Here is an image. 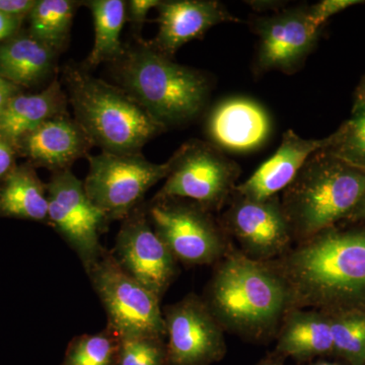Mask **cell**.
<instances>
[{"label": "cell", "mask_w": 365, "mask_h": 365, "mask_svg": "<svg viewBox=\"0 0 365 365\" xmlns=\"http://www.w3.org/2000/svg\"><path fill=\"white\" fill-rule=\"evenodd\" d=\"M37 0H0V13L24 20L29 16Z\"/></svg>", "instance_id": "31"}, {"label": "cell", "mask_w": 365, "mask_h": 365, "mask_svg": "<svg viewBox=\"0 0 365 365\" xmlns=\"http://www.w3.org/2000/svg\"><path fill=\"white\" fill-rule=\"evenodd\" d=\"M23 20L0 13V42H4L18 33Z\"/></svg>", "instance_id": "33"}, {"label": "cell", "mask_w": 365, "mask_h": 365, "mask_svg": "<svg viewBox=\"0 0 365 365\" xmlns=\"http://www.w3.org/2000/svg\"><path fill=\"white\" fill-rule=\"evenodd\" d=\"M112 254L125 272L160 299L179 271L176 259L151 227L145 202L122 220Z\"/></svg>", "instance_id": "11"}, {"label": "cell", "mask_w": 365, "mask_h": 365, "mask_svg": "<svg viewBox=\"0 0 365 365\" xmlns=\"http://www.w3.org/2000/svg\"><path fill=\"white\" fill-rule=\"evenodd\" d=\"M364 194L365 170L322 150L307 160L280 201L292 235L304 241L351 215Z\"/></svg>", "instance_id": "5"}, {"label": "cell", "mask_w": 365, "mask_h": 365, "mask_svg": "<svg viewBox=\"0 0 365 365\" xmlns=\"http://www.w3.org/2000/svg\"><path fill=\"white\" fill-rule=\"evenodd\" d=\"M202 299L223 330L252 337L271 332L290 306L282 278L266 262L239 252L225 255Z\"/></svg>", "instance_id": "3"}, {"label": "cell", "mask_w": 365, "mask_h": 365, "mask_svg": "<svg viewBox=\"0 0 365 365\" xmlns=\"http://www.w3.org/2000/svg\"><path fill=\"white\" fill-rule=\"evenodd\" d=\"M272 124L265 108L251 98L235 97L218 103L209 113L206 130L210 143L232 153L260 148L271 134Z\"/></svg>", "instance_id": "16"}, {"label": "cell", "mask_w": 365, "mask_h": 365, "mask_svg": "<svg viewBox=\"0 0 365 365\" xmlns=\"http://www.w3.org/2000/svg\"><path fill=\"white\" fill-rule=\"evenodd\" d=\"M46 189L48 225L78 255L86 272L104 252L101 235L111 222L88 199L83 182L71 170L52 174Z\"/></svg>", "instance_id": "10"}, {"label": "cell", "mask_w": 365, "mask_h": 365, "mask_svg": "<svg viewBox=\"0 0 365 365\" xmlns=\"http://www.w3.org/2000/svg\"><path fill=\"white\" fill-rule=\"evenodd\" d=\"M83 4L91 11L95 29L93 49L83 66L88 69L103 62L114 63L125 52L120 36L126 21V1L88 0Z\"/></svg>", "instance_id": "23"}, {"label": "cell", "mask_w": 365, "mask_h": 365, "mask_svg": "<svg viewBox=\"0 0 365 365\" xmlns=\"http://www.w3.org/2000/svg\"><path fill=\"white\" fill-rule=\"evenodd\" d=\"M57 55L30 33H16L0 44V76L18 88L38 85L56 69Z\"/></svg>", "instance_id": "20"}, {"label": "cell", "mask_w": 365, "mask_h": 365, "mask_svg": "<svg viewBox=\"0 0 365 365\" xmlns=\"http://www.w3.org/2000/svg\"><path fill=\"white\" fill-rule=\"evenodd\" d=\"M160 0H129L126 1V21L130 23L136 40H140V33L150 9H157Z\"/></svg>", "instance_id": "30"}, {"label": "cell", "mask_w": 365, "mask_h": 365, "mask_svg": "<svg viewBox=\"0 0 365 365\" xmlns=\"http://www.w3.org/2000/svg\"><path fill=\"white\" fill-rule=\"evenodd\" d=\"M170 169L155 197L187 199L209 212L234 193L241 169L210 141L191 139L170 158Z\"/></svg>", "instance_id": "7"}, {"label": "cell", "mask_w": 365, "mask_h": 365, "mask_svg": "<svg viewBox=\"0 0 365 365\" xmlns=\"http://www.w3.org/2000/svg\"><path fill=\"white\" fill-rule=\"evenodd\" d=\"M268 365H276V364H268Z\"/></svg>", "instance_id": "38"}, {"label": "cell", "mask_w": 365, "mask_h": 365, "mask_svg": "<svg viewBox=\"0 0 365 365\" xmlns=\"http://www.w3.org/2000/svg\"><path fill=\"white\" fill-rule=\"evenodd\" d=\"M90 137L68 113L48 120L16 144L34 168L54 173L71 170L76 160L88 158L93 148Z\"/></svg>", "instance_id": "17"}, {"label": "cell", "mask_w": 365, "mask_h": 365, "mask_svg": "<svg viewBox=\"0 0 365 365\" xmlns=\"http://www.w3.org/2000/svg\"><path fill=\"white\" fill-rule=\"evenodd\" d=\"M167 345L153 336L120 337L116 365H165Z\"/></svg>", "instance_id": "28"}, {"label": "cell", "mask_w": 365, "mask_h": 365, "mask_svg": "<svg viewBox=\"0 0 365 365\" xmlns=\"http://www.w3.org/2000/svg\"><path fill=\"white\" fill-rule=\"evenodd\" d=\"M359 108L365 109V76L359 83L356 93H355V103L353 109H359Z\"/></svg>", "instance_id": "35"}, {"label": "cell", "mask_w": 365, "mask_h": 365, "mask_svg": "<svg viewBox=\"0 0 365 365\" xmlns=\"http://www.w3.org/2000/svg\"><path fill=\"white\" fill-rule=\"evenodd\" d=\"M88 169L83 187L86 195L110 222L122 220L145 202L148 190L169 175L170 160L151 163L143 153L102 151L88 155Z\"/></svg>", "instance_id": "6"}, {"label": "cell", "mask_w": 365, "mask_h": 365, "mask_svg": "<svg viewBox=\"0 0 365 365\" xmlns=\"http://www.w3.org/2000/svg\"><path fill=\"white\" fill-rule=\"evenodd\" d=\"M68 98L62 83L54 78L44 91L18 93L0 112V135L16 144L48 120L66 114Z\"/></svg>", "instance_id": "19"}, {"label": "cell", "mask_w": 365, "mask_h": 365, "mask_svg": "<svg viewBox=\"0 0 365 365\" xmlns=\"http://www.w3.org/2000/svg\"><path fill=\"white\" fill-rule=\"evenodd\" d=\"M316 365H337V364H319Z\"/></svg>", "instance_id": "37"}, {"label": "cell", "mask_w": 365, "mask_h": 365, "mask_svg": "<svg viewBox=\"0 0 365 365\" xmlns=\"http://www.w3.org/2000/svg\"><path fill=\"white\" fill-rule=\"evenodd\" d=\"M112 64L120 88L165 129L190 123L207 104V76L198 69L177 63L151 42L140 39L135 45L125 46L121 58Z\"/></svg>", "instance_id": "2"}, {"label": "cell", "mask_w": 365, "mask_h": 365, "mask_svg": "<svg viewBox=\"0 0 365 365\" xmlns=\"http://www.w3.org/2000/svg\"><path fill=\"white\" fill-rule=\"evenodd\" d=\"M79 4L81 2L73 0H37L29 14V33L60 54L68 44Z\"/></svg>", "instance_id": "24"}, {"label": "cell", "mask_w": 365, "mask_h": 365, "mask_svg": "<svg viewBox=\"0 0 365 365\" xmlns=\"http://www.w3.org/2000/svg\"><path fill=\"white\" fill-rule=\"evenodd\" d=\"M145 210L151 227L178 263L209 265L227 254L222 225L193 201L153 196L145 202Z\"/></svg>", "instance_id": "9"}, {"label": "cell", "mask_w": 365, "mask_h": 365, "mask_svg": "<svg viewBox=\"0 0 365 365\" xmlns=\"http://www.w3.org/2000/svg\"><path fill=\"white\" fill-rule=\"evenodd\" d=\"M165 365H207L225 350L223 329L202 297L191 294L163 311Z\"/></svg>", "instance_id": "12"}, {"label": "cell", "mask_w": 365, "mask_h": 365, "mask_svg": "<svg viewBox=\"0 0 365 365\" xmlns=\"http://www.w3.org/2000/svg\"><path fill=\"white\" fill-rule=\"evenodd\" d=\"M74 119L93 146L112 153H136L167 130L120 86L91 76L85 66L67 64L62 71Z\"/></svg>", "instance_id": "4"}, {"label": "cell", "mask_w": 365, "mask_h": 365, "mask_svg": "<svg viewBox=\"0 0 365 365\" xmlns=\"http://www.w3.org/2000/svg\"><path fill=\"white\" fill-rule=\"evenodd\" d=\"M330 137L324 150L343 162L365 170V109H353L352 117Z\"/></svg>", "instance_id": "26"}, {"label": "cell", "mask_w": 365, "mask_h": 365, "mask_svg": "<svg viewBox=\"0 0 365 365\" xmlns=\"http://www.w3.org/2000/svg\"><path fill=\"white\" fill-rule=\"evenodd\" d=\"M334 350L352 365L365 364V314L330 318Z\"/></svg>", "instance_id": "27"}, {"label": "cell", "mask_w": 365, "mask_h": 365, "mask_svg": "<svg viewBox=\"0 0 365 365\" xmlns=\"http://www.w3.org/2000/svg\"><path fill=\"white\" fill-rule=\"evenodd\" d=\"M220 225L237 239L242 254L260 262L273 261L287 253L294 237L277 196L258 201L234 192Z\"/></svg>", "instance_id": "13"}, {"label": "cell", "mask_w": 365, "mask_h": 365, "mask_svg": "<svg viewBox=\"0 0 365 365\" xmlns=\"http://www.w3.org/2000/svg\"><path fill=\"white\" fill-rule=\"evenodd\" d=\"M86 274L104 307L107 325L120 337L153 336L165 339L162 299L125 272L111 251L105 249Z\"/></svg>", "instance_id": "8"}, {"label": "cell", "mask_w": 365, "mask_h": 365, "mask_svg": "<svg viewBox=\"0 0 365 365\" xmlns=\"http://www.w3.org/2000/svg\"><path fill=\"white\" fill-rule=\"evenodd\" d=\"M120 336L111 327L76 336L67 346L61 365H116Z\"/></svg>", "instance_id": "25"}, {"label": "cell", "mask_w": 365, "mask_h": 365, "mask_svg": "<svg viewBox=\"0 0 365 365\" xmlns=\"http://www.w3.org/2000/svg\"><path fill=\"white\" fill-rule=\"evenodd\" d=\"M278 341V350L294 357L325 354L334 350L329 317L317 312L290 309Z\"/></svg>", "instance_id": "22"}, {"label": "cell", "mask_w": 365, "mask_h": 365, "mask_svg": "<svg viewBox=\"0 0 365 365\" xmlns=\"http://www.w3.org/2000/svg\"><path fill=\"white\" fill-rule=\"evenodd\" d=\"M157 11L158 32L150 42L170 57L190 41L203 38L213 26L240 21L216 0H167L160 1Z\"/></svg>", "instance_id": "15"}, {"label": "cell", "mask_w": 365, "mask_h": 365, "mask_svg": "<svg viewBox=\"0 0 365 365\" xmlns=\"http://www.w3.org/2000/svg\"><path fill=\"white\" fill-rule=\"evenodd\" d=\"M0 217L18 218L48 225V197L30 163L16 165L0 181Z\"/></svg>", "instance_id": "21"}, {"label": "cell", "mask_w": 365, "mask_h": 365, "mask_svg": "<svg viewBox=\"0 0 365 365\" xmlns=\"http://www.w3.org/2000/svg\"><path fill=\"white\" fill-rule=\"evenodd\" d=\"M364 4L360 0H323L312 6H307V21L316 30L322 31L329 19L349 7Z\"/></svg>", "instance_id": "29"}, {"label": "cell", "mask_w": 365, "mask_h": 365, "mask_svg": "<svg viewBox=\"0 0 365 365\" xmlns=\"http://www.w3.org/2000/svg\"><path fill=\"white\" fill-rule=\"evenodd\" d=\"M16 153L14 144L0 135V181L16 167Z\"/></svg>", "instance_id": "32"}, {"label": "cell", "mask_w": 365, "mask_h": 365, "mask_svg": "<svg viewBox=\"0 0 365 365\" xmlns=\"http://www.w3.org/2000/svg\"><path fill=\"white\" fill-rule=\"evenodd\" d=\"M329 143V136L323 139H306L289 129L283 133L279 148L272 157L262 163L248 180L237 185L235 193L258 201L277 196L292 184L307 160L314 153L326 148Z\"/></svg>", "instance_id": "18"}, {"label": "cell", "mask_w": 365, "mask_h": 365, "mask_svg": "<svg viewBox=\"0 0 365 365\" xmlns=\"http://www.w3.org/2000/svg\"><path fill=\"white\" fill-rule=\"evenodd\" d=\"M350 217L354 218V220L365 217V194L364 196L362 197L361 200H360V202L357 204L356 207L353 210Z\"/></svg>", "instance_id": "36"}, {"label": "cell", "mask_w": 365, "mask_h": 365, "mask_svg": "<svg viewBox=\"0 0 365 365\" xmlns=\"http://www.w3.org/2000/svg\"><path fill=\"white\" fill-rule=\"evenodd\" d=\"M266 263L287 285L289 311L365 297V230L328 228Z\"/></svg>", "instance_id": "1"}, {"label": "cell", "mask_w": 365, "mask_h": 365, "mask_svg": "<svg viewBox=\"0 0 365 365\" xmlns=\"http://www.w3.org/2000/svg\"><path fill=\"white\" fill-rule=\"evenodd\" d=\"M307 6L292 7L255 19L252 28L259 39L257 71L292 74L299 71L322 32L307 21Z\"/></svg>", "instance_id": "14"}, {"label": "cell", "mask_w": 365, "mask_h": 365, "mask_svg": "<svg viewBox=\"0 0 365 365\" xmlns=\"http://www.w3.org/2000/svg\"><path fill=\"white\" fill-rule=\"evenodd\" d=\"M18 93H20L18 86L0 76V112L6 107L7 103Z\"/></svg>", "instance_id": "34"}]
</instances>
